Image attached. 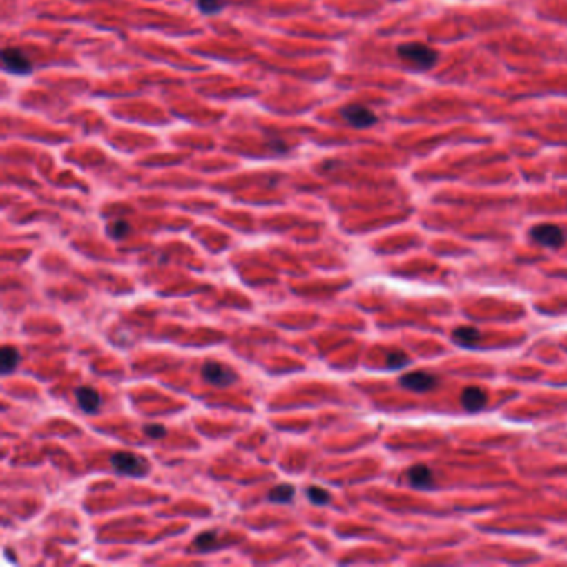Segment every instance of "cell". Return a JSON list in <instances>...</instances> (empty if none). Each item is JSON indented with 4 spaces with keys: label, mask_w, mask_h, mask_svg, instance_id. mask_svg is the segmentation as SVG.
<instances>
[{
    "label": "cell",
    "mask_w": 567,
    "mask_h": 567,
    "mask_svg": "<svg viewBox=\"0 0 567 567\" xmlns=\"http://www.w3.org/2000/svg\"><path fill=\"white\" fill-rule=\"evenodd\" d=\"M398 55L419 70H430L438 62V54L431 47L418 42L398 47Z\"/></svg>",
    "instance_id": "obj_1"
},
{
    "label": "cell",
    "mask_w": 567,
    "mask_h": 567,
    "mask_svg": "<svg viewBox=\"0 0 567 567\" xmlns=\"http://www.w3.org/2000/svg\"><path fill=\"white\" fill-rule=\"evenodd\" d=\"M110 464H112V468L115 469L118 474L124 476L142 477L146 474V471H148V463H146V459L135 454V452L128 451H118L115 454H112Z\"/></svg>",
    "instance_id": "obj_2"
},
{
    "label": "cell",
    "mask_w": 567,
    "mask_h": 567,
    "mask_svg": "<svg viewBox=\"0 0 567 567\" xmlns=\"http://www.w3.org/2000/svg\"><path fill=\"white\" fill-rule=\"evenodd\" d=\"M202 376L210 385L218 387L231 386L236 381V373L230 366H225L223 363L218 361H206L202 366Z\"/></svg>",
    "instance_id": "obj_3"
},
{
    "label": "cell",
    "mask_w": 567,
    "mask_h": 567,
    "mask_svg": "<svg viewBox=\"0 0 567 567\" xmlns=\"http://www.w3.org/2000/svg\"><path fill=\"white\" fill-rule=\"evenodd\" d=\"M2 64L9 73L28 75L32 73V62L23 50L17 47H7L2 50Z\"/></svg>",
    "instance_id": "obj_4"
},
{
    "label": "cell",
    "mask_w": 567,
    "mask_h": 567,
    "mask_svg": "<svg viewBox=\"0 0 567 567\" xmlns=\"http://www.w3.org/2000/svg\"><path fill=\"white\" fill-rule=\"evenodd\" d=\"M341 117L345 118V122L348 125H352L353 128H369V126L376 125L378 117L371 112L369 108L363 107V105H346L345 108H341Z\"/></svg>",
    "instance_id": "obj_5"
},
{
    "label": "cell",
    "mask_w": 567,
    "mask_h": 567,
    "mask_svg": "<svg viewBox=\"0 0 567 567\" xmlns=\"http://www.w3.org/2000/svg\"><path fill=\"white\" fill-rule=\"evenodd\" d=\"M531 236L534 242L548 248H559L566 240L564 231L557 225H550V223H542V225L534 227L531 230Z\"/></svg>",
    "instance_id": "obj_6"
},
{
    "label": "cell",
    "mask_w": 567,
    "mask_h": 567,
    "mask_svg": "<svg viewBox=\"0 0 567 567\" xmlns=\"http://www.w3.org/2000/svg\"><path fill=\"white\" fill-rule=\"evenodd\" d=\"M436 376H432L427 371H413L401 378V386L414 393H426L436 386Z\"/></svg>",
    "instance_id": "obj_7"
},
{
    "label": "cell",
    "mask_w": 567,
    "mask_h": 567,
    "mask_svg": "<svg viewBox=\"0 0 567 567\" xmlns=\"http://www.w3.org/2000/svg\"><path fill=\"white\" fill-rule=\"evenodd\" d=\"M75 399L77 405L85 414H95L99 413L102 406V398L95 390L90 386H79L75 390Z\"/></svg>",
    "instance_id": "obj_8"
},
{
    "label": "cell",
    "mask_w": 567,
    "mask_h": 567,
    "mask_svg": "<svg viewBox=\"0 0 567 567\" xmlns=\"http://www.w3.org/2000/svg\"><path fill=\"white\" fill-rule=\"evenodd\" d=\"M488 403L486 391L477 386H469L461 394V405L466 411H481Z\"/></svg>",
    "instance_id": "obj_9"
},
{
    "label": "cell",
    "mask_w": 567,
    "mask_h": 567,
    "mask_svg": "<svg viewBox=\"0 0 567 567\" xmlns=\"http://www.w3.org/2000/svg\"><path fill=\"white\" fill-rule=\"evenodd\" d=\"M406 476H407V481H410L411 486L419 488V489L431 488L432 481H434V477H432V471L426 466V464H416V466L407 469Z\"/></svg>",
    "instance_id": "obj_10"
},
{
    "label": "cell",
    "mask_w": 567,
    "mask_h": 567,
    "mask_svg": "<svg viewBox=\"0 0 567 567\" xmlns=\"http://www.w3.org/2000/svg\"><path fill=\"white\" fill-rule=\"evenodd\" d=\"M19 363H20L19 349L14 348V346H3L2 352H0V373H2L3 376L14 373V371L17 369Z\"/></svg>",
    "instance_id": "obj_11"
},
{
    "label": "cell",
    "mask_w": 567,
    "mask_h": 567,
    "mask_svg": "<svg viewBox=\"0 0 567 567\" xmlns=\"http://www.w3.org/2000/svg\"><path fill=\"white\" fill-rule=\"evenodd\" d=\"M452 338H454V341L458 343L459 346H464V348H472V346L479 341L481 333H479V329L474 328V326H463V328L454 329Z\"/></svg>",
    "instance_id": "obj_12"
},
{
    "label": "cell",
    "mask_w": 567,
    "mask_h": 567,
    "mask_svg": "<svg viewBox=\"0 0 567 567\" xmlns=\"http://www.w3.org/2000/svg\"><path fill=\"white\" fill-rule=\"evenodd\" d=\"M295 494V486H291V484H280V486H275L268 492V501L276 504H289Z\"/></svg>",
    "instance_id": "obj_13"
},
{
    "label": "cell",
    "mask_w": 567,
    "mask_h": 567,
    "mask_svg": "<svg viewBox=\"0 0 567 567\" xmlns=\"http://www.w3.org/2000/svg\"><path fill=\"white\" fill-rule=\"evenodd\" d=\"M193 544L202 550V552H208V550L218 548V536L213 531H206L202 532L200 536L195 537Z\"/></svg>",
    "instance_id": "obj_14"
},
{
    "label": "cell",
    "mask_w": 567,
    "mask_h": 567,
    "mask_svg": "<svg viewBox=\"0 0 567 567\" xmlns=\"http://www.w3.org/2000/svg\"><path fill=\"white\" fill-rule=\"evenodd\" d=\"M307 497L309 499V503L315 506H326L329 503V499H331V496H329V492L326 491V489L318 486L308 488Z\"/></svg>",
    "instance_id": "obj_15"
},
{
    "label": "cell",
    "mask_w": 567,
    "mask_h": 567,
    "mask_svg": "<svg viewBox=\"0 0 567 567\" xmlns=\"http://www.w3.org/2000/svg\"><path fill=\"white\" fill-rule=\"evenodd\" d=\"M197 7L202 14L216 15L225 9V2L223 0H197Z\"/></svg>",
    "instance_id": "obj_16"
},
{
    "label": "cell",
    "mask_w": 567,
    "mask_h": 567,
    "mask_svg": "<svg viewBox=\"0 0 567 567\" xmlns=\"http://www.w3.org/2000/svg\"><path fill=\"white\" fill-rule=\"evenodd\" d=\"M108 233L115 240L125 238V236L130 233L128 222H125V220H115V222H112L108 225Z\"/></svg>",
    "instance_id": "obj_17"
},
{
    "label": "cell",
    "mask_w": 567,
    "mask_h": 567,
    "mask_svg": "<svg viewBox=\"0 0 567 567\" xmlns=\"http://www.w3.org/2000/svg\"><path fill=\"white\" fill-rule=\"evenodd\" d=\"M386 363H387V366H390V368L398 369V368H403V366L407 365V363H410V358H407L406 353H403V352H391L386 356Z\"/></svg>",
    "instance_id": "obj_18"
},
{
    "label": "cell",
    "mask_w": 567,
    "mask_h": 567,
    "mask_svg": "<svg viewBox=\"0 0 567 567\" xmlns=\"http://www.w3.org/2000/svg\"><path fill=\"white\" fill-rule=\"evenodd\" d=\"M145 436L152 439H162L166 436V427L162 426V424H146L144 427Z\"/></svg>",
    "instance_id": "obj_19"
}]
</instances>
